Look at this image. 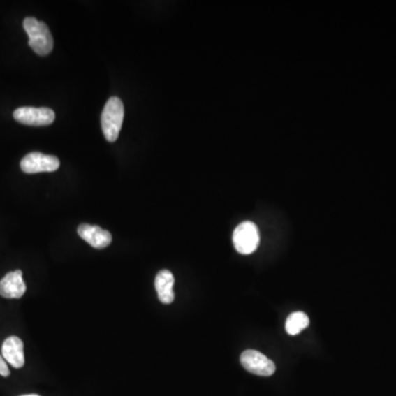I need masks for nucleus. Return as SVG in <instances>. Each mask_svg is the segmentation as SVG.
<instances>
[{"label": "nucleus", "instance_id": "f257e3e1", "mask_svg": "<svg viewBox=\"0 0 396 396\" xmlns=\"http://www.w3.org/2000/svg\"><path fill=\"white\" fill-rule=\"evenodd\" d=\"M24 28L29 36V47L34 52L41 57L52 52L53 36L47 24L34 17H28L24 20Z\"/></svg>", "mask_w": 396, "mask_h": 396}, {"label": "nucleus", "instance_id": "f03ea898", "mask_svg": "<svg viewBox=\"0 0 396 396\" xmlns=\"http://www.w3.org/2000/svg\"><path fill=\"white\" fill-rule=\"evenodd\" d=\"M124 117V107L122 99L118 97L109 98L101 112V129L109 142H115L119 137Z\"/></svg>", "mask_w": 396, "mask_h": 396}, {"label": "nucleus", "instance_id": "7ed1b4c3", "mask_svg": "<svg viewBox=\"0 0 396 396\" xmlns=\"http://www.w3.org/2000/svg\"><path fill=\"white\" fill-rule=\"evenodd\" d=\"M233 246L241 254H251L259 246L260 233L251 221H244L237 226L233 235Z\"/></svg>", "mask_w": 396, "mask_h": 396}, {"label": "nucleus", "instance_id": "20e7f679", "mask_svg": "<svg viewBox=\"0 0 396 396\" xmlns=\"http://www.w3.org/2000/svg\"><path fill=\"white\" fill-rule=\"evenodd\" d=\"M240 362L248 372L256 376H271L275 372L274 362L256 350H246L242 352Z\"/></svg>", "mask_w": 396, "mask_h": 396}, {"label": "nucleus", "instance_id": "39448f33", "mask_svg": "<svg viewBox=\"0 0 396 396\" xmlns=\"http://www.w3.org/2000/svg\"><path fill=\"white\" fill-rule=\"evenodd\" d=\"M13 118L16 122L27 126L42 127L53 124L55 114L52 109L34 108V107H20L13 112Z\"/></svg>", "mask_w": 396, "mask_h": 396}, {"label": "nucleus", "instance_id": "423d86ee", "mask_svg": "<svg viewBox=\"0 0 396 396\" xmlns=\"http://www.w3.org/2000/svg\"><path fill=\"white\" fill-rule=\"evenodd\" d=\"M20 168L27 174L54 172L60 168V160L54 156L31 152L21 160Z\"/></svg>", "mask_w": 396, "mask_h": 396}, {"label": "nucleus", "instance_id": "0eeeda50", "mask_svg": "<svg viewBox=\"0 0 396 396\" xmlns=\"http://www.w3.org/2000/svg\"><path fill=\"white\" fill-rule=\"evenodd\" d=\"M78 233L80 238L95 249H105L112 244V233L101 228L99 226L82 223L78 226Z\"/></svg>", "mask_w": 396, "mask_h": 396}, {"label": "nucleus", "instance_id": "6e6552de", "mask_svg": "<svg viewBox=\"0 0 396 396\" xmlns=\"http://www.w3.org/2000/svg\"><path fill=\"white\" fill-rule=\"evenodd\" d=\"M27 291L22 271L9 272L0 281V295L5 298H21Z\"/></svg>", "mask_w": 396, "mask_h": 396}, {"label": "nucleus", "instance_id": "1a4fd4ad", "mask_svg": "<svg viewBox=\"0 0 396 396\" xmlns=\"http://www.w3.org/2000/svg\"><path fill=\"white\" fill-rule=\"evenodd\" d=\"M24 342L17 336L8 337L3 342L1 348V355L6 362L13 365V368L20 369L24 365Z\"/></svg>", "mask_w": 396, "mask_h": 396}, {"label": "nucleus", "instance_id": "9d476101", "mask_svg": "<svg viewBox=\"0 0 396 396\" xmlns=\"http://www.w3.org/2000/svg\"><path fill=\"white\" fill-rule=\"evenodd\" d=\"M158 298L161 303L171 304L175 298L173 292L174 277L168 270H162L156 274L154 281Z\"/></svg>", "mask_w": 396, "mask_h": 396}, {"label": "nucleus", "instance_id": "9b49d317", "mask_svg": "<svg viewBox=\"0 0 396 396\" xmlns=\"http://www.w3.org/2000/svg\"><path fill=\"white\" fill-rule=\"evenodd\" d=\"M308 326H309V318L303 311H295V313L291 314L285 323L286 332L291 336L300 334Z\"/></svg>", "mask_w": 396, "mask_h": 396}, {"label": "nucleus", "instance_id": "f8f14e48", "mask_svg": "<svg viewBox=\"0 0 396 396\" xmlns=\"http://www.w3.org/2000/svg\"><path fill=\"white\" fill-rule=\"evenodd\" d=\"M0 376H10V370H9L8 365L6 362L3 355H0Z\"/></svg>", "mask_w": 396, "mask_h": 396}, {"label": "nucleus", "instance_id": "ddd939ff", "mask_svg": "<svg viewBox=\"0 0 396 396\" xmlns=\"http://www.w3.org/2000/svg\"><path fill=\"white\" fill-rule=\"evenodd\" d=\"M20 396H40L38 394H26V395H20Z\"/></svg>", "mask_w": 396, "mask_h": 396}]
</instances>
